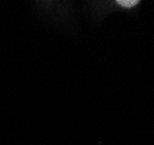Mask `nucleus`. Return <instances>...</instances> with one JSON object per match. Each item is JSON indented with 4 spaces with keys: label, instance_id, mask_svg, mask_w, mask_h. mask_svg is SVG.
<instances>
[{
    "label": "nucleus",
    "instance_id": "obj_1",
    "mask_svg": "<svg viewBox=\"0 0 154 145\" xmlns=\"http://www.w3.org/2000/svg\"><path fill=\"white\" fill-rule=\"evenodd\" d=\"M117 4L122 7H133L137 4H139L138 0H118Z\"/></svg>",
    "mask_w": 154,
    "mask_h": 145
}]
</instances>
